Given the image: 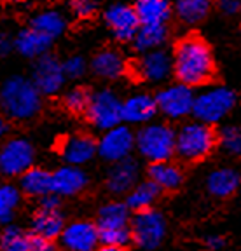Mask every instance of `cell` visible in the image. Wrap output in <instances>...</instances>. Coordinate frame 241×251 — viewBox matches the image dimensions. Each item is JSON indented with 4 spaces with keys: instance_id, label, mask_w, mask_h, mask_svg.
Instances as JSON below:
<instances>
[{
    "instance_id": "1",
    "label": "cell",
    "mask_w": 241,
    "mask_h": 251,
    "mask_svg": "<svg viewBox=\"0 0 241 251\" xmlns=\"http://www.w3.org/2000/svg\"><path fill=\"white\" fill-rule=\"evenodd\" d=\"M173 74L180 84L198 87L210 84L215 77V58L210 46L198 35H189L175 46Z\"/></svg>"
},
{
    "instance_id": "2",
    "label": "cell",
    "mask_w": 241,
    "mask_h": 251,
    "mask_svg": "<svg viewBox=\"0 0 241 251\" xmlns=\"http://www.w3.org/2000/svg\"><path fill=\"white\" fill-rule=\"evenodd\" d=\"M0 106L11 119L27 121L40 112L42 94L33 86L32 78L12 75L0 87Z\"/></svg>"
},
{
    "instance_id": "3",
    "label": "cell",
    "mask_w": 241,
    "mask_h": 251,
    "mask_svg": "<svg viewBox=\"0 0 241 251\" xmlns=\"http://www.w3.org/2000/svg\"><path fill=\"white\" fill-rule=\"evenodd\" d=\"M217 145V133L203 122H187L175 133V153L182 161L199 162L212 153Z\"/></svg>"
},
{
    "instance_id": "4",
    "label": "cell",
    "mask_w": 241,
    "mask_h": 251,
    "mask_svg": "<svg viewBox=\"0 0 241 251\" xmlns=\"http://www.w3.org/2000/svg\"><path fill=\"white\" fill-rule=\"evenodd\" d=\"M134 147L150 164L170 161L175 155V131L166 124H147L134 136Z\"/></svg>"
},
{
    "instance_id": "5",
    "label": "cell",
    "mask_w": 241,
    "mask_h": 251,
    "mask_svg": "<svg viewBox=\"0 0 241 251\" xmlns=\"http://www.w3.org/2000/svg\"><path fill=\"white\" fill-rule=\"evenodd\" d=\"M236 96L227 87H208L201 94L194 96L192 115L203 124H215L233 110Z\"/></svg>"
},
{
    "instance_id": "6",
    "label": "cell",
    "mask_w": 241,
    "mask_h": 251,
    "mask_svg": "<svg viewBox=\"0 0 241 251\" xmlns=\"http://www.w3.org/2000/svg\"><path fill=\"white\" fill-rule=\"evenodd\" d=\"M86 115L96 129L108 131L123 122V100L112 89H100L91 94Z\"/></svg>"
},
{
    "instance_id": "7",
    "label": "cell",
    "mask_w": 241,
    "mask_h": 251,
    "mask_svg": "<svg viewBox=\"0 0 241 251\" xmlns=\"http://www.w3.org/2000/svg\"><path fill=\"white\" fill-rule=\"evenodd\" d=\"M131 241L143 250H156L166 237V220L156 209L138 211L130 222Z\"/></svg>"
},
{
    "instance_id": "8",
    "label": "cell",
    "mask_w": 241,
    "mask_h": 251,
    "mask_svg": "<svg viewBox=\"0 0 241 251\" xmlns=\"http://www.w3.org/2000/svg\"><path fill=\"white\" fill-rule=\"evenodd\" d=\"M35 150L25 138H12L0 147V173L5 176H21L33 166Z\"/></svg>"
},
{
    "instance_id": "9",
    "label": "cell",
    "mask_w": 241,
    "mask_h": 251,
    "mask_svg": "<svg viewBox=\"0 0 241 251\" xmlns=\"http://www.w3.org/2000/svg\"><path fill=\"white\" fill-rule=\"evenodd\" d=\"M158 112L166 115L168 119H182L192 114L194 93L192 87H187L184 84H175L156 96Z\"/></svg>"
},
{
    "instance_id": "10",
    "label": "cell",
    "mask_w": 241,
    "mask_h": 251,
    "mask_svg": "<svg viewBox=\"0 0 241 251\" xmlns=\"http://www.w3.org/2000/svg\"><path fill=\"white\" fill-rule=\"evenodd\" d=\"M96 152L102 159L108 162L123 161L130 157L131 150L134 149V134L126 126H115L112 129L105 131L100 141L96 143Z\"/></svg>"
},
{
    "instance_id": "11",
    "label": "cell",
    "mask_w": 241,
    "mask_h": 251,
    "mask_svg": "<svg viewBox=\"0 0 241 251\" xmlns=\"http://www.w3.org/2000/svg\"><path fill=\"white\" fill-rule=\"evenodd\" d=\"M59 243L65 251H95L100 244L98 227L87 220H77L65 225L59 235Z\"/></svg>"
},
{
    "instance_id": "12",
    "label": "cell",
    "mask_w": 241,
    "mask_h": 251,
    "mask_svg": "<svg viewBox=\"0 0 241 251\" xmlns=\"http://www.w3.org/2000/svg\"><path fill=\"white\" fill-rule=\"evenodd\" d=\"M65 80L67 77L63 74V67L54 56L44 54L37 59L32 74V82L40 94L53 96L63 87Z\"/></svg>"
},
{
    "instance_id": "13",
    "label": "cell",
    "mask_w": 241,
    "mask_h": 251,
    "mask_svg": "<svg viewBox=\"0 0 241 251\" xmlns=\"http://www.w3.org/2000/svg\"><path fill=\"white\" fill-rule=\"evenodd\" d=\"M171 72H173V59L171 54L162 49L143 52L142 58L134 63V74L145 82H162L170 77Z\"/></svg>"
},
{
    "instance_id": "14",
    "label": "cell",
    "mask_w": 241,
    "mask_h": 251,
    "mask_svg": "<svg viewBox=\"0 0 241 251\" xmlns=\"http://www.w3.org/2000/svg\"><path fill=\"white\" fill-rule=\"evenodd\" d=\"M0 251H56V248L51 241L14 225H7L0 232Z\"/></svg>"
},
{
    "instance_id": "15",
    "label": "cell",
    "mask_w": 241,
    "mask_h": 251,
    "mask_svg": "<svg viewBox=\"0 0 241 251\" xmlns=\"http://www.w3.org/2000/svg\"><path fill=\"white\" fill-rule=\"evenodd\" d=\"M87 175L79 166L65 164L51 173V194L58 197L77 196L87 187Z\"/></svg>"
},
{
    "instance_id": "16",
    "label": "cell",
    "mask_w": 241,
    "mask_h": 251,
    "mask_svg": "<svg viewBox=\"0 0 241 251\" xmlns=\"http://www.w3.org/2000/svg\"><path fill=\"white\" fill-rule=\"evenodd\" d=\"M105 23L112 30L115 39L119 40H133L140 28V21L136 12L131 5L115 4L105 11Z\"/></svg>"
},
{
    "instance_id": "17",
    "label": "cell",
    "mask_w": 241,
    "mask_h": 251,
    "mask_svg": "<svg viewBox=\"0 0 241 251\" xmlns=\"http://www.w3.org/2000/svg\"><path fill=\"white\" fill-rule=\"evenodd\" d=\"M96 141L93 136L84 133L72 134L65 138L63 143L59 145V153L63 157V161L70 166H82L89 162L96 155Z\"/></svg>"
},
{
    "instance_id": "18",
    "label": "cell",
    "mask_w": 241,
    "mask_h": 251,
    "mask_svg": "<svg viewBox=\"0 0 241 251\" xmlns=\"http://www.w3.org/2000/svg\"><path fill=\"white\" fill-rule=\"evenodd\" d=\"M138 180V164L136 161L126 157L123 161L112 164L107 175V188L112 194H128Z\"/></svg>"
},
{
    "instance_id": "19",
    "label": "cell",
    "mask_w": 241,
    "mask_h": 251,
    "mask_svg": "<svg viewBox=\"0 0 241 251\" xmlns=\"http://www.w3.org/2000/svg\"><path fill=\"white\" fill-rule=\"evenodd\" d=\"M65 218L59 209H46L39 208L32 218V234L39 235L46 241L59 239V235L65 228Z\"/></svg>"
},
{
    "instance_id": "20",
    "label": "cell",
    "mask_w": 241,
    "mask_h": 251,
    "mask_svg": "<svg viewBox=\"0 0 241 251\" xmlns=\"http://www.w3.org/2000/svg\"><path fill=\"white\" fill-rule=\"evenodd\" d=\"M158 114L156 98L150 94H133L126 101H123V121L130 124H145Z\"/></svg>"
},
{
    "instance_id": "21",
    "label": "cell",
    "mask_w": 241,
    "mask_h": 251,
    "mask_svg": "<svg viewBox=\"0 0 241 251\" xmlns=\"http://www.w3.org/2000/svg\"><path fill=\"white\" fill-rule=\"evenodd\" d=\"M130 208L126 202H119V201H112V202L103 204L98 211V220H96V227L98 232H107V230H123V228H130L131 215Z\"/></svg>"
},
{
    "instance_id": "22",
    "label": "cell",
    "mask_w": 241,
    "mask_h": 251,
    "mask_svg": "<svg viewBox=\"0 0 241 251\" xmlns=\"http://www.w3.org/2000/svg\"><path fill=\"white\" fill-rule=\"evenodd\" d=\"M240 185H241L240 173L231 168H218L210 173L208 178H206L208 192L212 196L218 197V199H225V197H231L233 194H236Z\"/></svg>"
},
{
    "instance_id": "23",
    "label": "cell",
    "mask_w": 241,
    "mask_h": 251,
    "mask_svg": "<svg viewBox=\"0 0 241 251\" xmlns=\"http://www.w3.org/2000/svg\"><path fill=\"white\" fill-rule=\"evenodd\" d=\"M149 181L159 190H177L184 181V175L177 164L170 161L152 162L149 166Z\"/></svg>"
},
{
    "instance_id": "24",
    "label": "cell",
    "mask_w": 241,
    "mask_h": 251,
    "mask_svg": "<svg viewBox=\"0 0 241 251\" xmlns=\"http://www.w3.org/2000/svg\"><path fill=\"white\" fill-rule=\"evenodd\" d=\"M51 39H48L46 35L39 33L37 30H33L32 26L27 30L20 31L14 40V47L20 54H23L25 58H37L44 56L48 52V49L51 47Z\"/></svg>"
},
{
    "instance_id": "25",
    "label": "cell",
    "mask_w": 241,
    "mask_h": 251,
    "mask_svg": "<svg viewBox=\"0 0 241 251\" xmlns=\"http://www.w3.org/2000/svg\"><path fill=\"white\" fill-rule=\"evenodd\" d=\"M133 9L140 25H166L171 16L170 0H138Z\"/></svg>"
},
{
    "instance_id": "26",
    "label": "cell",
    "mask_w": 241,
    "mask_h": 251,
    "mask_svg": "<svg viewBox=\"0 0 241 251\" xmlns=\"http://www.w3.org/2000/svg\"><path fill=\"white\" fill-rule=\"evenodd\" d=\"M91 68L98 77L107 78V80H114V78L123 77L126 72V61L117 51L112 49H105V51L98 52L93 58Z\"/></svg>"
},
{
    "instance_id": "27",
    "label": "cell",
    "mask_w": 241,
    "mask_h": 251,
    "mask_svg": "<svg viewBox=\"0 0 241 251\" xmlns=\"http://www.w3.org/2000/svg\"><path fill=\"white\" fill-rule=\"evenodd\" d=\"M20 192L39 199L51 194V173L48 169L32 166L20 176Z\"/></svg>"
},
{
    "instance_id": "28",
    "label": "cell",
    "mask_w": 241,
    "mask_h": 251,
    "mask_svg": "<svg viewBox=\"0 0 241 251\" xmlns=\"http://www.w3.org/2000/svg\"><path fill=\"white\" fill-rule=\"evenodd\" d=\"M168 39L166 25H140L136 35L133 37L134 49L140 52H149L159 49Z\"/></svg>"
},
{
    "instance_id": "29",
    "label": "cell",
    "mask_w": 241,
    "mask_h": 251,
    "mask_svg": "<svg viewBox=\"0 0 241 251\" xmlns=\"http://www.w3.org/2000/svg\"><path fill=\"white\" fill-rule=\"evenodd\" d=\"M32 28L39 33L46 35L48 39H58L67 28V18L56 9H48L32 18Z\"/></svg>"
},
{
    "instance_id": "30",
    "label": "cell",
    "mask_w": 241,
    "mask_h": 251,
    "mask_svg": "<svg viewBox=\"0 0 241 251\" xmlns=\"http://www.w3.org/2000/svg\"><path fill=\"white\" fill-rule=\"evenodd\" d=\"M159 190L152 181H143V183H136L126 197V206L130 208V211H145V209H152L154 202L158 201Z\"/></svg>"
},
{
    "instance_id": "31",
    "label": "cell",
    "mask_w": 241,
    "mask_h": 251,
    "mask_svg": "<svg viewBox=\"0 0 241 251\" xmlns=\"http://www.w3.org/2000/svg\"><path fill=\"white\" fill-rule=\"evenodd\" d=\"M214 0H175V12L178 20L186 25H196L203 21L212 11Z\"/></svg>"
},
{
    "instance_id": "32",
    "label": "cell",
    "mask_w": 241,
    "mask_h": 251,
    "mask_svg": "<svg viewBox=\"0 0 241 251\" xmlns=\"http://www.w3.org/2000/svg\"><path fill=\"white\" fill-rule=\"evenodd\" d=\"M21 202L20 188L11 183H0V224L12 222Z\"/></svg>"
},
{
    "instance_id": "33",
    "label": "cell",
    "mask_w": 241,
    "mask_h": 251,
    "mask_svg": "<svg viewBox=\"0 0 241 251\" xmlns=\"http://www.w3.org/2000/svg\"><path fill=\"white\" fill-rule=\"evenodd\" d=\"M89 98H91V93L87 89H84V87H74V89L65 93L63 105L67 106V110H70L74 114H80V112H86Z\"/></svg>"
},
{
    "instance_id": "34",
    "label": "cell",
    "mask_w": 241,
    "mask_h": 251,
    "mask_svg": "<svg viewBox=\"0 0 241 251\" xmlns=\"http://www.w3.org/2000/svg\"><path fill=\"white\" fill-rule=\"evenodd\" d=\"M220 143L224 150L231 155H241V127L225 126L220 131Z\"/></svg>"
},
{
    "instance_id": "35",
    "label": "cell",
    "mask_w": 241,
    "mask_h": 251,
    "mask_svg": "<svg viewBox=\"0 0 241 251\" xmlns=\"http://www.w3.org/2000/svg\"><path fill=\"white\" fill-rule=\"evenodd\" d=\"M61 67H63V74L67 78H79L86 74L87 63L80 56H70L61 63Z\"/></svg>"
},
{
    "instance_id": "36",
    "label": "cell",
    "mask_w": 241,
    "mask_h": 251,
    "mask_svg": "<svg viewBox=\"0 0 241 251\" xmlns=\"http://www.w3.org/2000/svg\"><path fill=\"white\" fill-rule=\"evenodd\" d=\"M96 9H98L96 0H72V11L79 18H91Z\"/></svg>"
},
{
    "instance_id": "37",
    "label": "cell",
    "mask_w": 241,
    "mask_h": 251,
    "mask_svg": "<svg viewBox=\"0 0 241 251\" xmlns=\"http://www.w3.org/2000/svg\"><path fill=\"white\" fill-rule=\"evenodd\" d=\"M217 4L222 12L229 16L238 14L241 11V0H217Z\"/></svg>"
},
{
    "instance_id": "38",
    "label": "cell",
    "mask_w": 241,
    "mask_h": 251,
    "mask_svg": "<svg viewBox=\"0 0 241 251\" xmlns=\"http://www.w3.org/2000/svg\"><path fill=\"white\" fill-rule=\"evenodd\" d=\"M206 246L210 250H220L224 246V239H222L220 235H210L208 239H206Z\"/></svg>"
},
{
    "instance_id": "39",
    "label": "cell",
    "mask_w": 241,
    "mask_h": 251,
    "mask_svg": "<svg viewBox=\"0 0 241 251\" xmlns=\"http://www.w3.org/2000/svg\"><path fill=\"white\" fill-rule=\"evenodd\" d=\"M11 39L5 33H0V54H7L11 51Z\"/></svg>"
},
{
    "instance_id": "40",
    "label": "cell",
    "mask_w": 241,
    "mask_h": 251,
    "mask_svg": "<svg viewBox=\"0 0 241 251\" xmlns=\"http://www.w3.org/2000/svg\"><path fill=\"white\" fill-rule=\"evenodd\" d=\"M7 131H9V126H7V122L4 121V119H0V140L7 134Z\"/></svg>"
},
{
    "instance_id": "41",
    "label": "cell",
    "mask_w": 241,
    "mask_h": 251,
    "mask_svg": "<svg viewBox=\"0 0 241 251\" xmlns=\"http://www.w3.org/2000/svg\"><path fill=\"white\" fill-rule=\"evenodd\" d=\"M95 251H123V250H119V248H114V246H98Z\"/></svg>"
},
{
    "instance_id": "42",
    "label": "cell",
    "mask_w": 241,
    "mask_h": 251,
    "mask_svg": "<svg viewBox=\"0 0 241 251\" xmlns=\"http://www.w3.org/2000/svg\"><path fill=\"white\" fill-rule=\"evenodd\" d=\"M14 2H28V0H14Z\"/></svg>"
}]
</instances>
